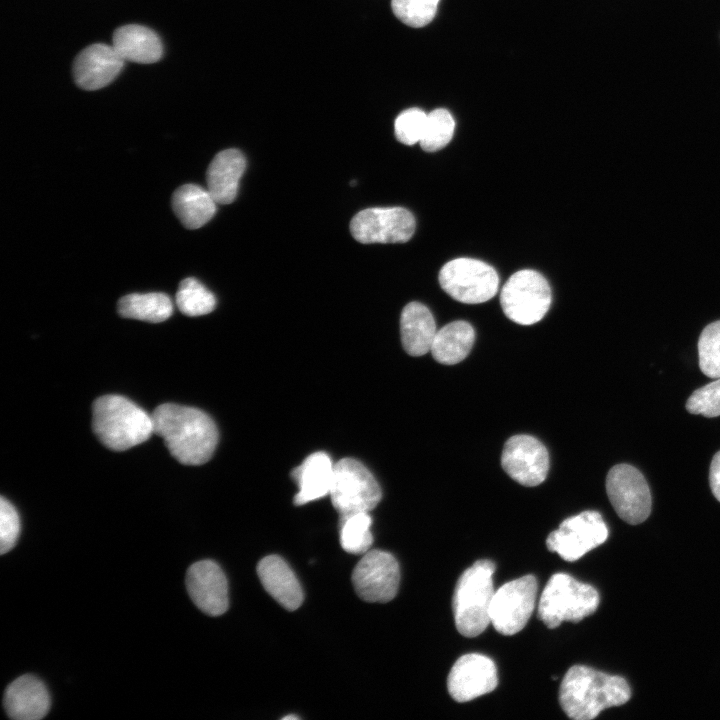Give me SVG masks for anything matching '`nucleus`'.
I'll return each mask as SVG.
<instances>
[{
  "mask_svg": "<svg viewBox=\"0 0 720 720\" xmlns=\"http://www.w3.org/2000/svg\"><path fill=\"white\" fill-rule=\"evenodd\" d=\"M154 433L181 464L201 465L212 457L218 442L214 421L205 412L174 403H164L152 413Z\"/></svg>",
  "mask_w": 720,
  "mask_h": 720,
  "instance_id": "1",
  "label": "nucleus"
},
{
  "mask_svg": "<svg viewBox=\"0 0 720 720\" xmlns=\"http://www.w3.org/2000/svg\"><path fill=\"white\" fill-rule=\"evenodd\" d=\"M630 697V686L623 677L583 665L566 672L559 690L560 705L574 720L594 719L604 709L625 704Z\"/></svg>",
  "mask_w": 720,
  "mask_h": 720,
  "instance_id": "2",
  "label": "nucleus"
},
{
  "mask_svg": "<svg viewBox=\"0 0 720 720\" xmlns=\"http://www.w3.org/2000/svg\"><path fill=\"white\" fill-rule=\"evenodd\" d=\"M92 428L109 449L124 451L154 433L152 415L121 395H104L92 405Z\"/></svg>",
  "mask_w": 720,
  "mask_h": 720,
  "instance_id": "3",
  "label": "nucleus"
},
{
  "mask_svg": "<svg viewBox=\"0 0 720 720\" xmlns=\"http://www.w3.org/2000/svg\"><path fill=\"white\" fill-rule=\"evenodd\" d=\"M495 564L478 560L459 577L452 608L455 626L465 637H476L490 624V605L495 593L492 577Z\"/></svg>",
  "mask_w": 720,
  "mask_h": 720,
  "instance_id": "4",
  "label": "nucleus"
},
{
  "mask_svg": "<svg viewBox=\"0 0 720 720\" xmlns=\"http://www.w3.org/2000/svg\"><path fill=\"white\" fill-rule=\"evenodd\" d=\"M597 590L566 573H556L548 580L539 600L538 617L550 629L563 621L579 622L598 608Z\"/></svg>",
  "mask_w": 720,
  "mask_h": 720,
  "instance_id": "5",
  "label": "nucleus"
},
{
  "mask_svg": "<svg viewBox=\"0 0 720 720\" xmlns=\"http://www.w3.org/2000/svg\"><path fill=\"white\" fill-rule=\"evenodd\" d=\"M329 495L334 508L342 516L368 513L377 506L382 492L374 476L361 462L343 458L334 464Z\"/></svg>",
  "mask_w": 720,
  "mask_h": 720,
  "instance_id": "6",
  "label": "nucleus"
},
{
  "mask_svg": "<svg viewBox=\"0 0 720 720\" xmlns=\"http://www.w3.org/2000/svg\"><path fill=\"white\" fill-rule=\"evenodd\" d=\"M551 301L549 283L539 272L530 269L515 272L500 294L504 314L521 325L539 322L549 310Z\"/></svg>",
  "mask_w": 720,
  "mask_h": 720,
  "instance_id": "7",
  "label": "nucleus"
},
{
  "mask_svg": "<svg viewBox=\"0 0 720 720\" xmlns=\"http://www.w3.org/2000/svg\"><path fill=\"white\" fill-rule=\"evenodd\" d=\"M439 283L453 299L466 304H479L495 296L499 277L495 269L483 261L457 258L441 268Z\"/></svg>",
  "mask_w": 720,
  "mask_h": 720,
  "instance_id": "8",
  "label": "nucleus"
},
{
  "mask_svg": "<svg viewBox=\"0 0 720 720\" xmlns=\"http://www.w3.org/2000/svg\"><path fill=\"white\" fill-rule=\"evenodd\" d=\"M537 580L525 575L497 589L490 605V624L500 634L520 632L533 613L537 597Z\"/></svg>",
  "mask_w": 720,
  "mask_h": 720,
  "instance_id": "9",
  "label": "nucleus"
},
{
  "mask_svg": "<svg viewBox=\"0 0 720 720\" xmlns=\"http://www.w3.org/2000/svg\"><path fill=\"white\" fill-rule=\"evenodd\" d=\"M608 534V527L599 512L583 511L563 520L558 529L548 535L546 545L549 551L572 562L604 543Z\"/></svg>",
  "mask_w": 720,
  "mask_h": 720,
  "instance_id": "10",
  "label": "nucleus"
},
{
  "mask_svg": "<svg viewBox=\"0 0 720 720\" xmlns=\"http://www.w3.org/2000/svg\"><path fill=\"white\" fill-rule=\"evenodd\" d=\"M606 492L614 510L625 522L636 525L650 515L652 501L649 486L634 466H613L606 477Z\"/></svg>",
  "mask_w": 720,
  "mask_h": 720,
  "instance_id": "11",
  "label": "nucleus"
},
{
  "mask_svg": "<svg viewBox=\"0 0 720 720\" xmlns=\"http://www.w3.org/2000/svg\"><path fill=\"white\" fill-rule=\"evenodd\" d=\"M413 214L402 207H372L361 210L351 220L350 231L363 244L404 243L415 231Z\"/></svg>",
  "mask_w": 720,
  "mask_h": 720,
  "instance_id": "12",
  "label": "nucleus"
},
{
  "mask_svg": "<svg viewBox=\"0 0 720 720\" xmlns=\"http://www.w3.org/2000/svg\"><path fill=\"white\" fill-rule=\"evenodd\" d=\"M399 582V564L392 554L383 550L364 553L352 572L357 595L370 603L392 600L398 592Z\"/></svg>",
  "mask_w": 720,
  "mask_h": 720,
  "instance_id": "13",
  "label": "nucleus"
},
{
  "mask_svg": "<svg viewBox=\"0 0 720 720\" xmlns=\"http://www.w3.org/2000/svg\"><path fill=\"white\" fill-rule=\"evenodd\" d=\"M501 464L504 471L523 486L541 484L549 470V454L545 446L530 435L510 437L503 448Z\"/></svg>",
  "mask_w": 720,
  "mask_h": 720,
  "instance_id": "14",
  "label": "nucleus"
},
{
  "mask_svg": "<svg viewBox=\"0 0 720 720\" xmlns=\"http://www.w3.org/2000/svg\"><path fill=\"white\" fill-rule=\"evenodd\" d=\"M497 684L495 663L478 653L461 656L452 666L447 679L448 692L457 702H468L490 693Z\"/></svg>",
  "mask_w": 720,
  "mask_h": 720,
  "instance_id": "15",
  "label": "nucleus"
},
{
  "mask_svg": "<svg viewBox=\"0 0 720 720\" xmlns=\"http://www.w3.org/2000/svg\"><path fill=\"white\" fill-rule=\"evenodd\" d=\"M186 588L193 603L210 616L225 613L229 606L228 582L212 560L193 563L186 572Z\"/></svg>",
  "mask_w": 720,
  "mask_h": 720,
  "instance_id": "16",
  "label": "nucleus"
},
{
  "mask_svg": "<svg viewBox=\"0 0 720 720\" xmlns=\"http://www.w3.org/2000/svg\"><path fill=\"white\" fill-rule=\"evenodd\" d=\"M124 62L113 46L92 44L84 48L74 60V81L79 88L87 91L104 88L118 76Z\"/></svg>",
  "mask_w": 720,
  "mask_h": 720,
  "instance_id": "17",
  "label": "nucleus"
},
{
  "mask_svg": "<svg viewBox=\"0 0 720 720\" xmlns=\"http://www.w3.org/2000/svg\"><path fill=\"white\" fill-rule=\"evenodd\" d=\"M50 705L47 687L30 674L15 679L4 692L5 712L15 720H39L47 715Z\"/></svg>",
  "mask_w": 720,
  "mask_h": 720,
  "instance_id": "18",
  "label": "nucleus"
},
{
  "mask_svg": "<svg viewBox=\"0 0 720 720\" xmlns=\"http://www.w3.org/2000/svg\"><path fill=\"white\" fill-rule=\"evenodd\" d=\"M264 589L285 609L296 610L303 601V591L290 566L278 555H269L257 565Z\"/></svg>",
  "mask_w": 720,
  "mask_h": 720,
  "instance_id": "19",
  "label": "nucleus"
},
{
  "mask_svg": "<svg viewBox=\"0 0 720 720\" xmlns=\"http://www.w3.org/2000/svg\"><path fill=\"white\" fill-rule=\"evenodd\" d=\"M245 168V156L237 149H226L216 154L208 166L206 182L217 204H229L235 200Z\"/></svg>",
  "mask_w": 720,
  "mask_h": 720,
  "instance_id": "20",
  "label": "nucleus"
},
{
  "mask_svg": "<svg viewBox=\"0 0 720 720\" xmlns=\"http://www.w3.org/2000/svg\"><path fill=\"white\" fill-rule=\"evenodd\" d=\"M333 473L334 464L327 453L315 452L309 455L292 471V477L299 487L294 504L303 505L329 494Z\"/></svg>",
  "mask_w": 720,
  "mask_h": 720,
  "instance_id": "21",
  "label": "nucleus"
},
{
  "mask_svg": "<svg viewBox=\"0 0 720 720\" xmlns=\"http://www.w3.org/2000/svg\"><path fill=\"white\" fill-rule=\"evenodd\" d=\"M112 46L124 61L139 64L155 63L163 54L159 36L150 28L138 24L117 28L113 33Z\"/></svg>",
  "mask_w": 720,
  "mask_h": 720,
  "instance_id": "22",
  "label": "nucleus"
},
{
  "mask_svg": "<svg viewBox=\"0 0 720 720\" xmlns=\"http://www.w3.org/2000/svg\"><path fill=\"white\" fill-rule=\"evenodd\" d=\"M437 329L430 310L422 303L410 302L402 310L400 318L401 341L411 356H422L432 347Z\"/></svg>",
  "mask_w": 720,
  "mask_h": 720,
  "instance_id": "23",
  "label": "nucleus"
},
{
  "mask_svg": "<svg viewBox=\"0 0 720 720\" xmlns=\"http://www.w3.org/2000/svg\"><path fill=\"white\" fill-rule=\"evenodd\" d=\"M172 208L187 229H198L212 219L217 202L210 192L196 184H185L172 195Z\"/></svg>",
  "mask_w": 720,
  "mask_h": 720,
  "instance_id": "24",
  "label": "nucleus"
},
{
  "mask_svg": "<svg viewBox=\"0 0 720 720\" xmlns=\"http://www.w3.org/2000/svg\"><path fill=\"white\" fill-rule=\"evenodd\" d=\"M474 340L475 332L470 323L453 321L437 330L430 351L437 362L453 365L468 356Z\"/></svg>",
  "mask_w": 720,
  "mask_h": 720,
  "instance_id": "25",
  "label": "nucleus"
},
{
  "mask_svg": "<svg viewBox=\"0 0 720 720\" xmlns=\"http://www.w3.org/2000/svg\"><path fill=\"white\" fill-rule=\"evenodd\" d=\"M117 310L124 318L159 323L172 315L173 304L164 293H132L119 299Z\"/></svg>",
  "mask_w": 720,
  "mask_h": 720,
  "instance_id": "26",
  "label": "nucleus"
},
{
  "mask_svg": "<svg viewBox=\"0 0 720 720\" xmlns=\"http://www.w3.org/2000/svg\"><path fill=\"white\" fill-rule=\"evenodd\" d=\"M371 523V517L366 512L340 516L339 532L342 548L356 555H363L369 551L373 543Z\"/></svg>",
  "mask_w": 720,
  "mask_h": 720,
  "instance_id": "27",
  "label": "nucleus"
},
{
  "mask_svg": "<svg viewBox=\"0 0 720 720\" xmlns=\"http://www.w3.org/2000/svg\"><path fill=\"white\" fill-rule=\"evenodd\" d=\"M178 309L187 316H201L212 312L216 298L201 282L193 277L183 279L176 293Z\"/></svg>",
  "mask_w": 720,
  "mask_h": 720,
  "instance_id": "28",
  "label": "nucleus"
},
{
  "mask_svg": "<svg viewBox=\"0 0 720 720\" xmlns=\"http://www.w3.org/2000/svg\"><path fill=\"white\" fill-rule=\"evenodd\" d=\"M455 121L450 112L438 108L427 114L420 146L424 151L435 152L444 148L452 139Z\"/></svg>",
  "mask_w": 720,
  "mask_h": 720,
  "instance_id": "29",
  "label": "nucleus"
},
{
  "mask_svg": "<svg viewBox=\"0 0 720 720\" xmlns=\"http://www.w3.org/2000/svg\"><path fill=\"white\" fill-rule=\"evenodd\" d=\"M699 367L710 378H720V320L708 324L698 340Z\"/></svg>",
  "mask_w": 720,
  "mask_h": 720,
  "instance_id": "30",
  "label": "nucleus"
},
{
  "mask_svg": "<svg viewBox=\"0 0 720 720\" xmlns=\"http://www.w3.org/2000/svg\"><path fill=\"white\" fill-rule=\"evenodd\" d=\"M440 0H392L395 16L404 24L420 28L430 23L436 15Z\"/></svg>",
  "mask_w": 720,
  "mask_h": 720,
  "instance_id": "31",
  "label": "nucleus"
},
{
  "mask_svg": "<svg viewBox=\"0 0 720 720\" xmlns=\"http://www.w3.org/2000/svg\"><path fill=\"white\" fill-rule=\"evenodd\" d=\"M686 410L708 418L720 416V378L696 389L686 402Z\"/></svg>",
  "mask_w": 720,
  "mask_h": 720,
  "instance_id": "32",
  "label": "nucleus"
},
{
  "mask_svg": "<svg viewBox=\"0 0 720 720\" xmlns=\"http://www.w3.org/2000/svg\"><path fill=\"white\" fill-rule=\"evenodd\" d=\"M427 114L416 107L401 112L394 123V133L397 140L405 145H414L420 142Z\"/></svg>",
  "mask_w": 720,
  "mask_h": 720,
  "instance_id": "33",
  "label": "nucleus"
},
{
  "mask_svg": "<svg viewBox=\"0 0 720 720\" xmlns=\"http://www.w3.org/2000/svg\"><path fill=\"white\" fill-rule=\"evenodd\" d=\"M20 518L15 507L3 496L0 499V553L9 552L20 534Z\"/></svg>",
  "mask_w": 720,
  "mask_h": 720,
  "instance_id": "34",
  "label": "nucleus"
},
{
  "mask_svg": "<svg viewBox=\"0 0 720 720\" xmlns=\"http://www.w3.org/2000/svg\"><path fill=\"white\" fill-rule=\"evenodd\" d=\"M709 483L713 495L720 502V451L714 455L711 461Z\"/></svg>",
  "mask_w": 720,
  "mask_h": 720,
  "instance_id": "35",
  "label": "nucleus"
},
{
  "mask_svg": "<svg viewBox=\"0 0 720 720\" xmlns=\"http://www.w3.org/2000/svg\"><path fill=\"white\" fill-rule=\"evenodd\" d=\"M283 719H298V717L295 715H289V716H285Z\"/></svg>",
  "mask_w": 720,
  "mask_h": 720,
  "instance_id": "36",
  "label": "nucleus"
}]
</instances>
